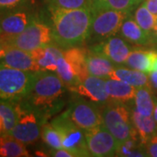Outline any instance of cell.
Returning <instances> with one entry per match:
<instances>
[{
    "instance_id": "cell-1",
    "label": "cell",
    "mask_w": 157,
    "mask_h": 157,
    "mask_svg": "<svg viewBox=\"0 0 157 157\" xmlns=\"http://www.w3.org/2000/svg\"><path fill=\"white\" fill-rule=\"evenodd\" d=\"M52 20V36L58 44L72 47L82 43L89 36L93 10L49 9Z\"/></svg>"
},
{
    "instance_id": "cell-2",
    "label": "cell",
    "mask_w": 157,
    "mask_h": 157,
    "mask_svg": "<svg viewBox=\"0 0 157 157\" xmlns=\"http://www.w3.org/2000/svg\"><path fill=\"white\" fill-rule=\"evenodd\" d=\"M63 93V82L58 75L39 71L34 73L31 88L21 101L39 112L52 107Z\"/></svg>"
},
{
    "instance_id": "cell-3",
    "label": "cell",
    "mask_w": 157,
    "mask_h": 157,
    "mask_svg": "<svg viewBox=\"0 0 157 157\" xmlns=\"http://www.w3.org/2000/svg\"><path fill=\"white\" fill-rule=\"evenodd\" d=\"M34 73L0 64V101L19 102L27 95Z\"/></svg>"
},
{
    "instance_id": "cell-4",
    "label": "cell",
    "mask_w": 157,
    "mask_h": 157,
    "mask_svg": "<svg viewBox=\"0 0 157 157\" xmlns=\"http://www.w3.org/2000/svg\"><path fill=\"white\" fill-rule=\"evenodd\" d=\"M17 121L10 135L25 144L37 142L41 135L42 123L39 113L23 101L15 102Z\"/></svg>"
},
{
    "instance_id": "cell-5",
    "label": "cell",
    "mask_w": 157,
    "mask_h": 157,
    "mask_svg": "<svg viewBox=\"0 0 157 157\" xmlns=\"http://www.w3.org/2000/svg\"><path fill=\"white\" fill-rule=\"evenodd\" d=\"M103 126L118 140L119 146L129 140H136L135 129L128 110L122 105H109L101 113Z\"/></svg>"
},
{
    "instance_id": "cell-6",
    "label": "cell",
    "mask_w": 157,
    "mask_h": 157,
    "mask_svg": "<svg viewBox=\"0 0 157 157\" xmlns=\"http://www.w3.org/2000/svg\"><path fill=\"white\" fill-rule=\"evenodd\" d=\"M61 136L63 148L73 152L76 156H90L86 141V132L78 128L66 113L52 121Z\"/></svg>"
},
{
    "instance_id": "cell-7",
    "label": "cell",
    "mask_w": 157,
    "mask_h": 157,
    "mask_svg": "<svg viewBox=\"0 0 157 157\" xmlns=\"http://www.w3.org/2000/svg\"><path fill=\"white\" fill-rule=\"evenodd\" d=\"M93 16L89 36L96 39L110 38L117 33L123 21L128 17V12L100 7L92 9ZM88 36V37H89Z\"/></svg>"
},
{
    "instance_id": "cell-8",
    "label": "cell",
    "mask_w": 157,
    "mask_h": 157,
    "mask_svg": "<svg viewBox=\"0 0 157 157\" xmlns=\"http://www.w3.org/2000/svg\"><path fill=\"white\" fill-rule=\"evenodd\" d=\"M52 39V30L46 24L34 18L21 33L9 42L8 45L31 52L50 45Z\"/></svg>"
},
{
    "instance_id": "cell-9",
    "label": "cell",
    "mask_w": 157,
    "mask_h": 157,
    "mask_svg": "<svg viewBox=\"0 0 157 157\" xmlns=\"http://www.w3.org/2000/svg\"><path fill=\"white\" fill-rule=\"evenodd\" d=\"M25 6L0 13V40L7 45L35 18Z\"/></svg>"
},
{
    "instance_id": "cell-10",
    "label": "cell",
    "mask_w": 157,
    "mask_h": 157,
    "mask_svg": "<svg viewBox=\"0 0 157 157\" xmlns=\"http://www.w3.org/2000/svg\"><path fill=\"white\" fill-rule=\"evenodd\" d=\"M86 141L90 155L105 157L115 155L119 142L103 125L86 132Z\"/></svg>"
},
{
    "instance_id": "cell-11",
    "label": "cell",
    "mask_w": 157,
    "mask_h": 157,
    "mask_svg": "<svg viewBox=\"0 0 157 157\" xmlns=\"http://www.w3.org/2000/svg\"><path fill=\"white\" fill-rule=\"evenodd\" d=\"M66 113L73 123L87 132L103 125L102 115L95 106L86 101H78L73 103Z\"/></svg>"
},
{
    "instance_id": "cell-12",
    "label": "cell",
    "mask_w": 157,
    "mask_h": 157,
    "mask_svg": "<svg viewBox=\"0 0 157 157\" xmlns=\"http://www.w3.org/2000/svg\"><path fill=\"white\" fill-rule=\"evenodd\" d=\"M0 64L31 73L43 71L30 52L14 46H8L5 55L0 59Z\"/></svg>"
},
{
    "instance_id": "cell-13",
    "label": "cell",
    "mask_w": 157,
    "mask_h": 157,
    "mask_svg": "<svg viewBox=\"0 0 157 157\" xmlns=\"http://www.w3.org/2000/svg\"><path fill=\"white\" fill-rule=\"evenodd\" d=\"M70 91L89 98L91 101L95 102H105L109 98L107 89V81L104 80L103 78L93 75H89Z\"/></svg>"
},
{
    "instance_id": "cell-14",
    "label": "cell",
    "mask_w": 157,
    "mask_h": 157,
    "mask_svg": "<svg viewBox=\"0 0 157 157\" xmlns=\"http://www.w3.org/2000/svg\"><path fill=\"white\" fill-rule=\"evenodd\" d=\"M104 54L110 60L116 64H126L131 52L130 47L121 38L110 37L106 42L94 49Z\"/></svg>"
},
{
    "instance_id": "cell-15",
    "label": "cell",
    "mask_w": 157,
    "mask_h": 157,
    "mask_svg": "<svg viewBox=\"0 0 157 157\" xmlns=\"http://www.w3.org/2000/svg\"><path fill=\"white\" fill-rule=\"evenodd\" d=\"M63 56L65 59L69 63L71 67L73 68L75 75L80 81L89 76V72L87 68V52L83 48L72 46L67 50L63 52Z\"/></svg>"
},
{
    "instance_id": "cell-16",
    "label": "cell",
    "mask_w": 157,
    "mask_h": 157,
    "mask_svg": "<svg viewBox=\"0 0 157 157\" xmlns=\"http://www.w3.org/2000/svg\"><path fill=\"white\" fill-rule=\"evenodd\" d=\"M43 71L56 72L58 60L63 56V52L52 45H45L30 52Z\"/></svg>"
},
{
    "instance_id": "cell-17",
    "label": "cell",
    "mask_w": 157,
    "mask_h": 157,
    "mask_svg": "<svg viewBox=\"0 0 157 157\" xmlns=\"http://www.w3.org/2000/svg\"><path fill=\"white\" fill-rule=\"evenodd\" d=\"M86 63L90 75L99 78H109L110 73L115 68L108 58L94 50L87 53Z\"/></svg>"
},
{
    "instance_id": "cell-18",
    "label": "cell",
    "mask_w": 157,
    "mask_h": 157,
    "mask_svg": "<svg viewBox=\"0 0 157 157\" xmlns=\"http://www.w3.org/2000/svg\"><path fill=\"white\" fill-rule=\"evenodd\" d=\"M156 59L157 52L155 51H131L126 64L129 67L149 74Z\"/></svg>"
},
{
    "instance_id": "cell-19",
    "label": "cell",
    "mask_w": 157,
    "mask_h": 157,
    "mask_svg": "<svg viewBox=\"0 0 157 157\" xmlns=\"http://www.w3.org/2000/svg\"><path fill=\"white\" fill-rule=\"evenodd\" d=\"M147 74V73L133 68L129 69L126 67H117L114 68L113 71L110 73L109 78L121 80L134 86L136 88H140L143 86H149V78Z\"/></svg>"
},
{
    "instance_id": "cell-20",
    "label": "cell",
    "mask_w": 157,
    "mask_h": 157,
    "mask_svg": "<svg viewBox=\"0 0 157 157\" xmlns=\"http://www.w3.org/2000/svg\"><path fill=\"white\" fill-rule=\"evenodd\" d=\"M131 120L143 144H146L152 136L156 135L157 124L153 116L142 115L135 110L132 112Z\"/></svg>"
},
{
    "instance_id": "cell-21",
    "label": "cell",
    "mask_w": 157,
    "mask_h": 157,
    "mask_svg": "<svg viewBox=\"0 0 157 157\" xmlns=\"http://www.w3.org/2000/svg\"><path fill=\"white\" fill-rule=\"evenodd\" d=\"M106 81L107 93L113 100L119 102H126L135 99L137 92L135 86L114 78H110Z\"/></svg>"
},
{
    "instance_id": "cell-22",
    "label": "cell",
    "mask_w": 157,
    "mask_h": 157,
    "mask_svg": "<svg viewBox=\"0 0 157 157\" xmlns=\"http://www.w3.org/2000/svg\"><path fill=\"white\" fill-rule=\"evenodd\" d=\"M0 156L26 157L30 156V154L25 143L10 134H4L0 135Z\"/></svg>"
},
{
    "instance_id": "cell-23",
    "label": "cell",
    "mask_w": 157,
    "mask_h": 157,
    "mask_svg": "<svg viewBox=\"0 0 157 157\" xmlns=\"http://www.w3.org/2000/svg\"><path fill=\"white\" fill-rule=\"evenodd\" d=\"M121 33L126 39L137 45H144L149 41V34L136 23L135 19L127 17L120 29Z\"/></svg>"
},
{
    "instance_id": "cell-24",
    "label": "cell",
    "mask_w": 157,
    "mask_h": 157,
    "mask_svg": "<svg viewBox=\"0 0 157 157\" xmlns=\"http://www.w3.org/2000/svg\"><path fill=\"white\" fill-rule=\"evenodd\" d=\"M135 110L145 116H153L155 108V101L152 96L149 86L137 88L135 97Z\"/></svg>"
},
{
    "instance_id": "cell-25",
    "label": "cell",
    "mask_w": 157,
    "mask_h": 157,
    "mask_svg": "<svg viewBox=\"0 0 157 157\" xmlns=\"http://www.w3.org/2000/svg\"><path fill=\"white\" fill-rule=\"evenodd\" d=\"M56 72L57 75L61 79L63 84L66 85L69 90L76 86L80 82V80L73 72V68L71 67L69 63L65 59L64 56L60 57L58 60V68Z\"/></svg>"
},
{
    "instance_id": "cell-26",
    "label": "cell",
    "mask_w": 157,
    "mask_h": 157,
    "mask_svg": "<svg viewBox=\"0 0 157 157\" xmlns=\"http://www.w3.org/2000/svg\"><path fill=\"white\" fill-rule=\"evenodd\" d=\"M0 116L4 122V134H10L17 121L15 102L0 101Z\"/></svg>"
},
{
    "instance_id": "cell-27",
    "label": "cell",
    "mask_w": 157,
    "mask_h": 157,
    "mask_svg": "<svg viewBox=\"0 0 157 157\" xmlns=\"http://www.w3.org/2000/svg\"><path fill=\"white\" fill-rule=\"evenodd\" d=\"M135 20L147 33L154 30L157 24V15L153 14L145 5L139 6L135 12Z\"/></svg>"
},
{
    "instance_id": "cell-28",
    "label": "cell",
    "mask_w": 157,
    "mask_h": 157,
    "mask_svg": "<svg viewBox=\"0 0 157 157\" xmlns=\"http://www.w3.org/2000/svg\"><path fill=\"white\" fill-rule=\"evenodd\" d=\"M49 9H82L93 8L91 0H44Z\"/></svg>"
},
{
    "instance_id": "cell-29",
    "label": "cell",
    "mask_w": 157,
    "mask_h": 157,
    "mask_svg": "<svg viewBox=\"0 0 157 157\" xmlns=\"http://www.w3.org/2000/svg\"><path fill=\"white\" fill-rule=\"evenodd\" d=\"M41 137L44 142L53 149L62 148L61 136L52 124H44L41 129Z\"/></svg>"
},
{
    "instance_id": "cell-30",
    "label": "cell",
    "mask_w": 157,
    "mask_h": 157,
    "mask_svg": "<svg viewBox=\"0 0 157 157\" xmlns=\"http://www.w3.org/2000/svg\"><path fill=\"white\" fill-rule=\"evenodd\" d=\"M141 1L142 0H104L101 6L97 8L104 7L115 11L130 13V11L134 9V7L140 4Z\"/></svg>"
},
{
    "instance_id": "cell-31",
    "label": "cell",
    "mask_w": 157,
    "mask_h": 157,
    "mask_svg": "<svg viewBox=\"0 0 157 157\" xmlns=\"http://www.w3.org/2000/svg\"><path fill=\"white\" fill-rule=\"evenodd\" d=\"M29 0H0V13L25 6Z\"/></svg>"
},
{
    "instance_id": "cell-32",
    "label": "cell",
    "mask_w": 157,
    "mask_h": 157,
    "mask_svg": "<svg viewBox=\"0 0 157 157\" xmlns=\"http://www.w3.org/2000/svg\"><path fill=\"white\" fill-rule=\"evenodd\" d=\"M147 155L152 157H157V135L152 136L146 143Z\"/></svg>"
},
{
    "instance_id": "cell-33",
    "label": "cell",
    "mask_w": 157,
    "mask_h": 157,
    "mask_svg": "<svg viewBox=\"0 0 157 157\" xmlns=\"http://www.w3.org/2000/svg\"><path fill=\"white\" fill-rule=\"evenodd\" d=\"M52 156L56 157H73L76 156V155L73 152L70 151L66 148H59V149H54L52 153Z\"/></svg>"
},
{
    "instance_id": "cell-34",
    "label": "cell",
    "mask_w": 157,
    "mask_h": 157,
    "mask_svg": "<svg viewBox=\"0 0 157 157\" xmlns=\"http://www.w3.org/2000/svg\"><path fill=\"white\" fill-rule=\"evenodd\" d=\"M144 5L153 14L157 15V0H146Z\"/></svg>"
},
{
    "instance_id": "cell-35",
    "label": "cell",
    "mask_w": 157,
    "mask_h": 157,
    "mask_svg": "<svg viewBox=\"0 0 157 157\" xmlns=\"http://www.w3.org/2000/svg\"><path fill=\"white\" fill-rule=\"evenodd\" d=\"M149 79L155 88L157 89V71H154L149 73Z\"/></svg>"
},
{
    "instance_id": "cell-36",
    "label": "cell",
    "mask_w": 157,
    "mask_h": 157,
    "mask_svg": "<svg viewBox=\"0 0 157 157\" xmlns=\"http://www.w3.org/2000/svg\"><path fill=\"white\" fill-rule=\"evenodd\" d=\"M8 46H9V45H7L6 43L2 42V41L0 40V59L3 58V56H4V55H5V53H6V49L8 48Z\"/></svg>"
},
{
    "instance_id": "cell-37",
    "label": "cell",
    "mask_w": 157,
    "mask_h": 157,
    "mask_svg": "<svg viewBox=\"0 0 157 157\" xmlns=\"http://www.w3.org/2000/svg\"><path fill=\"white\" fill-rule=\"evenodd\" d=\"M104 0H91V2H92V6H93V8L92 9H94V8H97V7H99V6H101V4H102V2H103Z\"/></svg>"
},
{
    "instance_id": "cell-38",
    "label": "cell",
    "mask_w": 157,
    "mask_h": 157,
    "mask_svg": "<svg viewBox=\"0 0 157 157\" xmlns=\"http://www.w3.org/2000/svg\"><path fill=\"white\" fill-rule=\"evenodd\" d=\"M153 117L157 124V101H155V108H154V112H153Z\"/></svg>"
},
{
    "instance_id": "cell-39",
    "label": "cell",
    "mask_w": 157,
    "mask_h": 157,
    "mask_svg": "<svg viewBox=\"0 0 157 157\" xmlns=\"http://www.w3.org/2000/svg\"><path fill=\"white\" fill-rule=\"evenodd\" d=\"M4 134V122H3V119L0 116V135Z\"/></svg>"
},
{
    "instance_id": "cell-40",
    "label": "cell",
    "mask_w": 157,
    "mask_h": 157,
    "mask_svg": "<svg viewBox=\"0 0 157 157\" xmlns=\"http://www.w3.org/2000/svg\"><path fill=\"white\" fill-rule=\"evenodd\" d=\"M155 31V33H156L157 34V24H156V25H155V29H154Z\"/></svg>"
}]
</instances>
